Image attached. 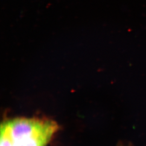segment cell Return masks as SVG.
Masks as SVG:
<instances>
[{
	"label": "cell",
	"instance_id": "6da1fadb",
	"mask_svg": "<svg viewBox=\"0 0 146 146\" xmlns=\"http://www.w3.org/2000/svg\"><path fill=\"white\" fill-rule=\"evenodd\" d=\"M58 130L57 123L48 119H11L1 124L0 146H47Z\"/></svg>",
	"mask_w": 146,
	"mask_h": 146
}]
</instances>
